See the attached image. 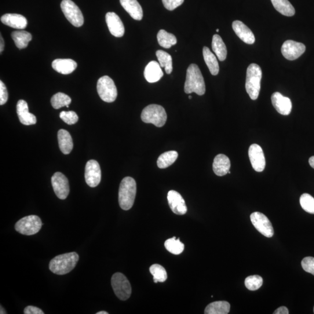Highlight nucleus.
I'll use <instances>...</instances> for the list:
<instances>
[{
  "label": "nucleus",
  "mask_w": 314,
  "mask_h": 314,
  "mask_svg": "<svg viewBox=\"0 0 314 314\" xmlns=\"http://www.w3.org/2000/svg\"><path fill=\"white\" fill-rule=\"evenodd\" d=\"M184 90L186 94L195 93L199 96H203L206 93L205 82L196 64H192L188 68Z\"/></svg>",
  "instance_id": "1"
},
{
  "label": "nucleus",
  "mask_w": 314,
  "mask_h": 314,
  "mask_svg": "<svg viewBox=\"0 0 314 314\" xmlns=\"http://www.w3.org/2000/svg\"><path fill=\"white\" fill-rule=\"evenodd\" d=\"M79 259V255L75 252L57 255L51 260L49 269L56 275L67 274L75 268Z\"/></svg>",
  "instance_id": "2"
},
{
  "label": "nucleus",
  "mask_w": 314,
  "mask_h": 314,
  "mask_svg": "<svg viewBox=\"0 0 314 314\" xmlns=\"http://www.w3.org/2000/svg\"><path fill=\"white\" fill-rule=\"evenodd\" d=\"M136 183L134 179L126 177L123 179L119 189V204L123 210H129L133 207L136 195Z\"/></svg>",
  "instance_id": "3"
},
{
  "label": "nucleus",
  "mask_w": 314,
  "mask_h": 314,
  "mask_svg": "<svg viewBox=\"0 0 314 314\" xmlns=\"http://www.w3.org/2000/svg\"><path fill=\"white\" fill-rule=\"evenodd\" d=\"M262 70L257 64H251L247 70L246 90L251 100H257L261 89Z\"/></svg>",
  "instance_id": "4"
},
{
  "label": "nucleus",
  "mask_w": 314,
  "mask_h": 314,
  "mask_svg": "<svg viewBox=\"0 0 314 314\" xmlns=\"http://www.w3.org/2000/svg\"><path fill=\"white\" fill-rule=\"evenodd\" d=\"M141 118L145 123H152L156 127H161L165 125L167 115L162 106L151 104L147 106L142 111Z\"/></svg>",
  "instance_id": "5"
},
{
  "label": "nucleus",
  "mask_w": 314,
  "mask_h": 314,
  "mask_svg": "<svg viewBox=\"0 0 314 314\" xmlns=\"http://www.w3.org/2000/svg\"><path fill=\"white\" fill-rule=\"evenodd\" d=\"M97 89L101 100L107 103H112L117 97V89L114 82L108 76H104L98 79Z\"/></svg>",
  "instance_id": "6"
},
{
  "label": "nucleus",
  "mask_w": 314,
  "mask_h": 314,
  "mask_svg": "<svg viewBox=\"0 0 314 314\" xmlns=\"http://www.w3.org/2000/svg\"><path fill=\"white\" fill-rule=\"evenodd\" d=\"M42 222L37 215H29L18 221L15 229L22 235L31 236L38 233L41 229Z\"/></svg>",
  "instance_id": "7"
},
{
  "label": "nucleus",
  "mask_w": 314,
  "mask_h": 314,
  "mask_svg": "<svg viewBox=\"0 0 314 314\" xmlns=\"http://www.w3.org/2000/svg\"><path fill=\"white\" fill-rule=\"evenodd\" d=\"M111 285L116 296L120 300L125 301L131 293V287L127 277L121 273H115L111 278Z\"/></svg>",
  "instance_id": "8"
},
{
  "label": "nucleus",
  "mask_w": 314,
  "mask_h": 314,
  "mask_svg": "<svg viewBox=\"0 0 314 314\" xmlns=\"http://www.w3.org/2000/svg\"><path fill=\"white\" fill-rule=\"evenodd\" d=\"M61 8L66 18L73 26L82 27L84 24V18L81 11L75 3L71 0H63Z\"/></svg>",
  "instance_id": "9"
},
{
  "label": "nucleus",
  "mask_w": 314,
  "mask_h": 314,
  "mask_svg": "<svg viewBox=\"0 0 314 314\" xmlns=\"http://www.w3.org/2000/svg\"><path fill=\"white\" fill-rule=\"evenodd\" d=\"M250 220L255 229L266 237H272L274 234L273 226L269 219L259 212H255L250 215Z\"/></svg>",
  "instance_id": "10"
},
{
  "label": "nucleus",
  "mask_w": 314,
  "mask_h": 314,
  "mask_svg": "<svg viewBox=\"0 0 314 314\" xmlns=\"http://www.w3.org/2000/svg\"><path fill=\"white\" fill-rule=\"evenodd\" d=\"M85 180L91 188L96 187L100 183L101 171L99 164L92 160L87 163L85 167Z\"/></svg>",
  "instance_id": "11"
},
{
  "label": "nucleus",
  "mask_w": 314,
  "mask_h": 314,
  "mask_svg": "<svg viewBox=\"0 0 314 314\" xmlns=\"http://www.w3.org/2000/svg\"><path fill=\"white\" fill-rule=\"evenodd\" d=\"M305 51V46L304 44L293 40H287L283 44L281 49V52L284 57L290 61L297 59Z\"/></svg>",
  "instance_id": "12"
},
{
  "label": "nucleus",
  "mask_w": 314,
  "mask_h": 314,
  "mask_svg": "<svg viewBox=\"0 0 314 314\" xmlns=\"http://www.w3.org/2000/svg\"><path fill=\"white\" fill-rule=\"evenodd\" d=\"M54 191L58 198L65 200L69 193V182L67 177L61 173H55L52 178Z\"/></svg>",
  "instance_id": "13"
},
{
  "label": "nucleus",
  "mask_w": 314,
  "mask_h": 314,
  "mask_svg": "<svg viewBox=\"0 0 314 314\" xmlns=\"http://www.w3.org/2000/svg\"><path fill=\"white\" fill-rule=\"evenodd\" d=\"M249 156L253 169L258 173L264 170L266 165L265 155L262 148L257 144L250 145Z\"/></svg>",
  "instance_id": "14"
},
{
  "label": "nucleus",
  "mask_w": 314,
  "mask_h": 314,
  "mask_svg": "<svg viewBox=\"0 0 314 314\" xmlns=\"http://www.w3.org/2000/svg\"><path fill=\"white\" fill-rule=\"evenodd\" d=\"M168 202L173 213L177 215H185L187 213V206L183 197L177 191H171L168 193Z\"/></svg>",
  "instance_id": "15"
},
{
  "label": "nucleus",
  "mask_w": 314,
  "mask_h": 314,
  "mask_svg": "<svg viewBox=\"0 0 314 314\" xmlns=\"http://www.w3.org/2000/svg\"><path fill=\"white\" fill-rule=\"evenodd\" d=\"M106 23L112 35L121 38L125 34V27L121 20L115 13H108L105 16Z\"/></svg>",
  "instance_id": "16"
},
{
  "label": "nucleus",
  "mask_w": 314,
  "mask_h": 314,
  "mask_svg": "<svg viewBox=\"0 0 314 314\" xmlns=\"http://www.w3.org/2000/svg\"><path fill=\"white\" fill-rule=\"evenodd\" d=\"M272 103L280 114L288 115L290 114L292 103L289 98L284 97L279 92H275L271 96Z\"/></svg>",
  "instance_id": "17"
},
{
  "label": "nucleus",
  "mask_w": 314,
  "mask_h": 314,
  "mask_svg": "<svg viewBox=\"0 0 314 314\" xmlns=\"http://www.w3.org/2000/svg\"><path fill=\"white\" fill-rule=\"evenodd\" d=\"M17 112L20 121L25 125H35L37 122L35 115L29 112L28 103L23 100L18 101Z\"/></svg>",
  "instance_id": "18"
},
{
  "label": "nucleus",
  "mask_w": 314,
  "mask_h": 314,
  "mask_svg": "<svg viewBox=\"0 0 314 314\" xmlns=\"http://www.w3.org/2000/svg\"><path fill=\"white\" fill-rule=\"evenodd\" d=\"M233 31L243 42L249 45H253L255 42L253 33L245 24L240 21H235L232 24Z\"/></svg>",
  "instance_id": "19"
},
{
  "label": "nucleus",
  "mask_w": 314,
  "mask_h": 314,
  "mask_svg": "<svg viewBox=\"0 0 314 314\" xmlns=\"http://www.w3.org/2000/svg\"><path fill=\"white\" fill-rule=\"evenodd\" d=\"M3 24L10 27L17 29H24L27 28L28 21L27 18L20 14H7L1 18Z\"/></svg>",
  "instance_id": "20"
},
{
  "label": "nucleus",
  "mask_w": 314,
  "mask_h": 314,
  "mask_svg": "<svg viewBox=\"0 0 314 314\" xmlns=\"http://www.w3.org/2000/svg\"><path fill=\"white\" fill-rule=\"evenodd\" d=\"M144 78L149 83H155L162 78L164 73L162 67L157 62L152 61L146 66L144 72Z\"/></svg>",
  "instance_id": "21"
},
{
  "label": "nucleus",
  "mask_w": 314,
  "mask_h": 314,
  "mask_svg": "<svg viewBox=\"0 0 314 314\" xmlns=\"http://www.w3.org/2000/svg\"><path fill=\"white\" fill-rule=\"evenodd\" d=\"M120 5L133 19L140 21L143 17V10L137 0H120Z\"/></svg>",
  "instance_id": "22"
},
{
  "label": "nucleus",
  "mask_w": 314,
  "mask_h": 314,
  "mask_svg": "<svg viewBox=\"0 0 314 314\" xmlns=\"http://www.w3.org/2000/svg\"><path fill=\"white\" fill-rule=\"evenodd\" d=\"M213 167L215 175L219 177L224 176L228 174L231 169V161L224 154H218L215 157Z\"/></svg>",
  "instance_id": "23"
},
{
  "label": "nucleus",
  "mask_w": 314,
  "mask_h": 314,
  "mask_svg": "<svg viewBox=\"0 0 314 314\" xmlns=\"http://www.w3.org/2000/svg\"><path fill=\"white\" fill-rule=\"evenodd\" d=\"M77 67V63L71 59H57L52 63L54 70L63 75L71 74Z\"/></svg>",
  "instance_id": "24"
},
{
  "label": "nucleus",
  "mask_w": 314,
  "mask_h": 314,
  "mask_svg": "<svg viewBox=\"0 0 314 314\" xmlns=\"http://www.w3.org/2000/svg\"><path fill=\"white\" fill-rule=\"evenodd\" d=\"M58 140L62 152L64 154H70L74 147L70 133L67 130L60 129L58 132Z\"/></svg>",
  "instance_id": "25"
},
{
  "label": "nucleus",
  "mask_w": 314,
  "mask_h": 314,
  "mask_svg": "<svg viewBox=\"0 0 314 314\" xmlns=\"http://www.w3.org/2000/svg\"><path fill=\"white\" fill-rule=\"evenodd\" d=\"M204 61L209 68L211 74L214 76L217 75L220 71L217 58L207 47H204L203 50Z\"/></svg>",
  "instance_id": "26"
},
{
  "label": "nucleus",
  "mask_w": 314,
  "mask_h": 314,
  "mask_svg": "<svg viewBox=\"0 0 314 314\" xmlns=\"http://www.w3.org/2000/svg\"><path fill=\"white\" fill-rule=\"evenodd\" d=\"M231 305L227 301H218L210 303L204 311L206 314H227L230 311Z\"/></svg>",
  "instance_id": "27"
},
{
  "label": "nucleus",
  "mask_w": 314,
  "mask_h": 314,
  "mask_svg": "<svg viewBox=\"0 0 314 314\" xmlns=\"http://www.w3.org/2000/svg\"><path fill=\"white\" fill-rule=\"evenodd\" d=\"M212 48L218 60L224 61L227 56V49L220 35H214L212 42Z\"/></svg>",
  "instance_id": "28"
},
{
  "label": "nucleus",
  "mask_w": 314,
  "mask_h": 314,
  "mask_svg": "<svg viewBox=\"0 0 314 314\" xmlns=\"http://www.w3.org/2000/svg\"><path fill=\"white\" fill-rule=\"evenodd\" d=\"M12 37L16 46L20 50L26 48L32 39L30 33L24 31L13 32Z\"/></svg>",
  "instance_id": "29"
},
{
  "label": "nucleus",
  "mask_w": 314,
  "mask_h": 314,
  "mask_svg": "<svg viewBox=\"0 0 314 314\" xmlns=\"http://www.w3.org/2000/svg\"><path fill=\"white\" fill-rule=\"evenodd\" d=\"M273 7L277 12L284 16L292 17L295 14V10L288 0H271Z\"/></svg>",
  "instance_id": "30"
},
{
  "label": "nucleus",
  "mask_w": 314,
  "mask_h": 314,
  "mask_svg": "<svg viewBox=\"0 0 314 314\" xmlns=\"http://www.w3.org/2000/svg\"><path fill=\"white\" fill-rule=\"evenodd\" d=\"M178 153L175 151L164 152L157 160V166L161 169H165L173 165L178 159Z\"/></svg>",
  "instance_id": "31"
},
{
  "label": "nucleus",
  "mask_w": 314,
  "mask_h": 314,
  "mask_svg": "<svg viewBox=\"0 0 314 314\" xmlns=\"http://www.w3.org/2000/svg\"><path fill=\"white\" fill-rule=\"evenodd\" d=\"M157 39H158L160 46L165 49H170L172 46L177 43V39L175 35L163 29L158 33Z\"/></svg>",
  "instance_id": "32"
},
{
  "label": "nucleus",
  "mask_w": 314,
  "mask_h": 314,
  "mask_svg": "<svg viewBox=\"0 0 314 314\" xmlns=\"http://www.w3.org/2000/svg\"><path fill=\"white\" fill-rule=\"evenodd\" d=\"M159 64L162 68H164L167 74H171L173 72V58L170 54L163 50H158L156 52Z\"/></svg>",
  "instance_id": "33"
},
{
  "label": "nucleus",
  "mask_w": 314,
  "mask_h": 314,
  "mask_svg": "<svg viewBox=\"0 0 314 314\" xmlns=\"http://www.w3.org/2000/svg\"><path fill=\"white\" fill-rule=\"evenodd\" d=\"M72 101L70 97L63 93H58L54 94L51 99V103L54 109H60L66 106L69 107V105Z\"/></svg>",
  "instance_id": "34"
},
{
  "label": "nucleus",
  "mask_w": 314,
  "mask_h": 314,
  "mask_svg": "<svg viewBox=\"0 0 314 314\" xmlns=\"http://www.w3.org/2000/svg\"><path fill=\"white\" fill-rule=\"evenodd\" d=\"M165 247L168 251L175 255H180L185 249L184 244L181 242L180 239H177L175 237L167 240L165 242Z\"/></svg>",
  "instance_id": "35"
},
{
  "label": "nucleus",
  "mask_w": 314,
  "mask_h": 314,
  "mask_svg": "<svg viewBox=\"0 0 314 314\" xmlns=\"http://www.w3.org/2000/svg\"><path fill=\"white\" fill-rule=\"evenodd\" d=\"M154 283L164 282L167 279V272L163 266L154 264L149 268Z\"/></svg>",
  "instance_id": "36"
},
{
  "label": "nucleus",
  "mask_w": 314,
  "mask_h": 314,
  "mask_svg": "<svg viewBox=\"0 0 314 314\" xmlns=\"http://www.w3.org/2000/svg\"><path fill=\"white\" fill-rule=\"evenodd\" d=\"M300 203L302 209L306 213L314 214V198L312 196L304 193L300 197Z\"/></svg>",
  "instance_id": "37"
},
{
  "label": "nucleus",
  "mask_w": 314,
  "mask_h": 314,
  "mask_svg": "<svg viewBox=\"0 0 314 314\" xmlns=\"http://www.w3.org/2000/svg\"><path fill=\"white\" fill-rule=\"evenodd\" d=\"M263 283L262 277L259 275H253L246 277L245 286L248 289L252 291L257 290L260 288Z\"/></svg>",
  "instance_id": "38"
},
{
  "label": "nucleus",
  "mask_w": 314,
  "mask_h": 314,
  "mask_svg": "<svg viewBox=\"0 0 314 314\" xmlns=\"http://www.w3.org/2000/svg\"><path fill=\"white\" fill-rule=\"evenodd\" d=\"M60 117L63 121L68 125H74L77 123L79 117L74 111H63L60 113Z\"/></svg>",
  "instance_id": "39"
},
{
  "label": "nucleus",
  "mask_w": 314,
  "mask_h": 314,
  "mask_svg": "<svg viewBox=\"0 0 314 314\" xmlns=\"http://www.w3.org/2000/svg\"><path fill=\"white\" fill-rule=\"evenodd\" d=\"M303 269L306 272L314 275V258L312 257H305L301 261Z\"/></svg>",
  "instance_id": "40"
},
{
  "label": "nucleus",
  "mask_w": 314,
  "mask_h": 314,
  "mask_svg": "<svg viewBox=\"0 0 314 314\" xmlns=\"http://www.w3.org/2000/svg\"><path fill=\"white\" fill-rule=\"evenodd\" d=\"M163 5L168 10L173 11L184 3V0H162Z\"/></svg>",
  "instance_id": "41"
},
{
  "label": "nucleus",
  "mask_w": 314,
  "mask_h": 314,
  "mask_svg": "<svg viewBox=\"0 0 314 314\" xmlns=\"http://www.w3.org/2000/svg\"><path fill=\"white\" fill-rule=\"evenodd\" d=\"M9 94L5 84L0 81V105H3L8 100Z\"/></svg>",
  "instance_id": "42"
},
{
  "label": "nucleus",
  "mask_w": 314,
  "mask_h": 314,
  "mask_svg": "<svg viewBox=\"0 0 314 314\" xmlns=\"http://www.w3.org/2000/svg\"><path fill=\"white\" fill-rule=\"evenodd\" d=\"M25 314H44V312L41 309L36 306L29 305L24 309Z\"/></svg>",
  "instance_id": "43"
},
{
  "label": "nucleus",
  "mask_w": 314,
  "mask_h": 314,
  "mask_svg": "<svg viewBox=\"0 0 314 314\" xmlns=\"http://www.w3.org/2000/svg\"><path fill=\"white\" fill-rule=\"evenodd\" d=\"M288 310L286 306H280V307L276 309L273 313L274 314H288Z\"/></svg>",
  "instance_id": "44"
},
{
  "label": "nucleus",
  "mask_w": 314,
  "mask_h": 314,
  "mask_svg": "<svg viewBox=\"0 0 314 314\" xmlns=\"http://www.w3.org/2000/svg\"><path fill=\"white\" fill-rule=\"evenodd\" d=\"M0 38H1V45H0V52L1 53L3 52L4 49H5V41H4V39L2 38V36H0Z\"/></svg>",
  "instance_id": "45"
},
{
  "label": "nucleus",
  "mask_w": 314,
  "mask_h": 314,
  "mask_svg": "<svg viewBox=\"0 0 314 314\" xmlns=\"http://www.w3.org/2000/svg\"><path fill=\"white\" fill-rule=\"evenodd\" d=\"M309 164L310 166L314 169V156L310 157L309 159Z\"/></svg>",
  "instance_id": "46"
},
{
  "label": "nucleus",
  "mask_w": 314,
  "mask_h": 314,
  "mask_svg": "<svg viewBox=\"0 0 314 314\" xmlns=\"http://www.w3.org/2000/svg\"><path fill=\"white\" fill-rule=\"evenodd\" d=\"M0 313H1V314L7 313V312L5 311V309H4V308L2 307V306H1V312H0Z\"/></svg>",
  "instance_id": "47"
},
{
  "label": "nucleus",
  "mask_w": 314,
  "mask_h": 314,
  "mask_svg": "<svg viewBox=\"0 0 314 314\" xmlns=\"http://www.w3.org/2000/svg\"><path fill=\"white\" fill-rule=\"evenodd\" d=\"M97 314H108V313L106 311H100L97 312Z\"/></svg>",
  "instance_id": "48"
},
{
  "label": "nucleus",
  "mask_w": 314,
  "mask_h": 314,
  "mask_svg": "<svg viewBox=\"0 0 314 314\" xmlns=\"http://www.w3.org/2000/svg\"><path fill=\"white\" fill-rule=\"evenodd\" d=\"M189 99H192V97L191 96H190L189 97Z\"/></svg>",
  "instance_id": "49"
},
{
  "label": "nucleus",
  "mask_w": 314,
  "mask_h": 314,
  "mask_svg": "<svg viewBox=\"0 0 314 314\" xmlns=\"http://www.w3.org/2000/svg\"><path fill=\"white\" fill-rule=\"evenodd\" d=\"M216 31H217V32H219V31H220V30H219V29H217Z\"/></svg>",
  "instance_id": "50"
},
{
  "label": "nucleus",
  "mask_w": 314,
  "mask_h": 314,
  "mask_svg": "<svg viewBox=\"0 0 314 314\" xmlns=\"http://www.w3.org/2000/svg\"><path fill=\"white\" fill-rule=\"evenodd\" d=\"M228 174H231V172L229 171V172H228Z\"/></svg>",
  "instance_id": "51"
},
{
  "label": "nucleus",
  "mask_w": 314,
  "mask_h": 314,
  "mask_svg": "<svg viewBox=\"0 0 314 314\" xmlns=\"http://www.w3.org/2000/svg\"><path fill=\"white\" fill-rule=\"evenodd\" d=\"M313 313H314V307H313Z\"/></svg>",
  "instance_id": "52"
}]
</instances>
